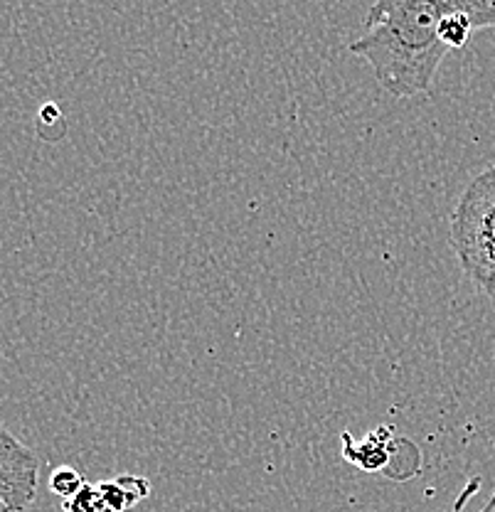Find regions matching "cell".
<instances>
[{"label": "cell", "mask_w": 495, "mask_h": 512, "mask_svg": "<svg viewBox=\"0 0 495 512\" xmlns=\"http://www.w3.org/2000/svg\"><path fill=\"white\" fill-rule=\"evenodd\" d=\"M459 15L476 30L495 28V0H375L350 52L370 64L380 87L395 99L427 94L449 55L441 28Z\"/></svg>", "instance_id": "obj_1"}, {"label": "cell", "mask_w": 495, "mask_h": 512, "mask_svg": "<svg viewBox=\"0 0 495 512\" xmlns=\"http://www.w3.org/2000/svg\"><path fill=\"white\" fill-rule=\"evenodd\" d=\"M451 244L463 274L495 301V165L478 173L456 202Z\"/></svg>", "instance_id": "obj_2"}, {"label": "cell", "mask_w": 495, "mask_h": 512, "mask_svg": "<svg viewBox=\"0 0 495 512\" xmlns=\"http://www.w3.org/2000/svg\"><path fill=\"white\" fill-rule=\"evenodd\" d=\"M37 478V453L0 426V498L10 505V510L23 512L30 508L37 493Z\"/></svg>", "instance_id": "obj_3"}, {"label": "cell", "mask_w": 495, "mask_h": 512, "mask_svg": "<svg viewBox=\"0 0 495 512\" xmlns=\"http://www.w3.org/2000/svg\"><path fill=\"white\" fill-rule=\"evenodd\" d=\"M343 441V458L353 466H358L360 471L367 473H380V471H392V448L399 441L395 436V426H377L375 431L365 436V441H353L350 431H343L340 436Z\"/></svg>", "instance_id": "obj_4"}, {"label": "cell", "mask_w": 495, "mask_h": 512, "mask_svg": "<svg viewBox=\"0 0 495 512\" xmlns=\"http://www.w3.org/2000/svg\"><path fill=\"white\" fill-rule=\"evenodd\" d=\"M84 483H87V480L82 478V473L74 471L72 466L55 468V471H52V476H50V490L55 495H60L62 500L74 498V495H77L79 490L84 488Z\"/></svg>", "instance_id": "obj_5"}, {"label": "cell", "mask_w": 495, "mask_h": 512, "mask_svg": "<svg viewBox=\"0 0 495 512\" xmlns=\"http://www.w3.org/2000/svg\"><path fill=\"white\" fill-rule=\"evenodd\" d=\"M97 488H99L101 500H104L106 512H124L131 508V500H129V495H126L124 485L119 483V478L101 480Z\"/></svg>", "instance_id": "obj_6"}, {"label": "cell", "mask_w": 495, "mask_h": 512, "mask_svg": "<svg viewBox=\"0 0 495 512\" xmlns=\"http://www.w3.org/2000/svg\"><path fill=\"white\" fill-rule=\"evenodd\" d=\"M67 512H106L104 500H101L99 488L92 483H84V488L79 490L74 498L65 500Z\"/></svg>", "instance_id": "obj_7"}, {"label": "cell", "mask_w": 495, "mask_h": 512, "mask_svg": "<svg viewBox=\"0 0 495 512\" xmlns=\"http://www.w3.org/2000/svg\"><path fill=\"white\" fill-rule=\"evenodd\" d=\"M119 483L124 485L126 495H129L131 508L136 503H141L143 498H148V493H151V485H148V480L141 476H131V473H126V476H119Z\"/></svg>", "instance_id": "obj_8"}, {"label": "cell", "mask_w": 495, "mask_h": 512, "mask_svg": "<svg viewBox=\"0 0 495 512\" xmlns=\"http://www.w3.org/2000/svg\"><path fill=\"white\" fill-rule=\"evenodd\" d=\"M478 488H481V478H473V480H468V485H466V488L461 490L459 500H456L454 510H451V512H461L463 508H466V503H468V500L473 498V493H478ZM493 510H495V495H493L491 500H488V503H486V508H483V510H478V512H493Z\"/></svg>", "instance_id": "obj_9"}]
</instances>
